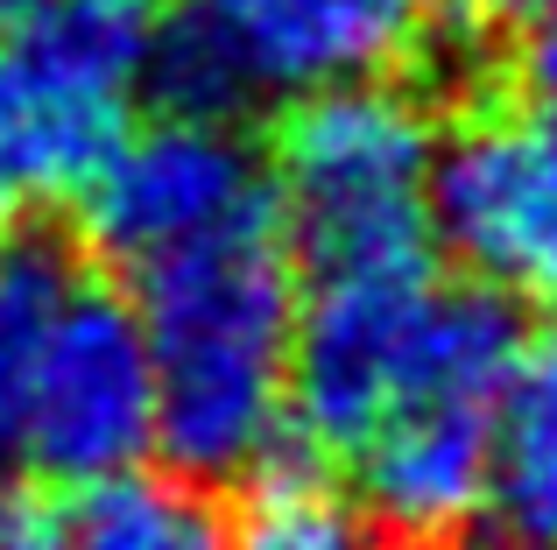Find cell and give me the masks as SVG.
Segmentation results:
<instances>
[{
    "mask_svg": "<svg viewBox=\"0 0 557 550\" xmlns=\"http://www.w3.org/2000/svg\"><path fill=\"white\" fill-rule=\"evenodd\" d=\"M42 8H64V0H0V22H14V14H42Z\"/></svg>",
    "mask_w": 557,
    "mask_h": 550,
    "instance_id": "16",
    "label": "cell"
},
{
    "mask_svg": "<svg viewBox=\"0 0 557 550\" xmlns=\"http://www.w3.org/2000/svg\"><path fill=\"white\" fill-rule=\"evenodd\" d=\"M226 550H409L360 495L332 480L325 452L289 430L269 459L240 480L226 515Z\"/></svg>",
    "mask_w": 557,
    "mask_h": 550,
    "instance_id": "10",
    "label": "cell"
},
{
    "mask_svg": "<svg viewBox=\"0 0 557 550\" xmlns=\"http://www.w3.org/2000/svg\"><path fill=\"white\" fill-rule=\"evenodd\" d=\"M135 311L156 346L170 466L190 480H247L289 438L297 367V254L283 212L226 226L184 254L135 268Z\"/></svg>",
    "mask_w": 557,
    "mask_h": 550,
    "instance_id": "1",
    "label": "cell"
},
{
    "mask_svg": "<svg viewBox=\"0 0 557 550\" xmlns=\"http://www.w3.org/2000/svg\"><path fill=\"white\" fill-rule=\"evenodd\" d=\"M437 149L431 107L395 78L289 99L269 141V184L297 268L354 275L431 262Z\"/></svg>",
    "mask_w": 557,
    "mask_h": 550,
    "instance_id": "3",
    "label": "cell"
},
{
    "mask_svg": "<svg viewBox=\"0 0 557 550\" xmlns=\"http://www.w3.org/2000/svg\"><path fill=\"white\" fill-rule=\"evenodd\" d=\"M269 205H275L269 163L240 141L233 121L156 113L149 127H127L113 141V155L78 198V220L85 248H99L121 268H149Z\"/></svg>",
    "mask_w": 557,
    "mask_h": 550,
    "instance_id": "7",
    "label": "cell"
},
{
    "mask_svg": "<svg viewBox=\"0 0 557 550\" xmlns=\"http://www.w3.org/2000/svg\"><path fill=\"white\" fill-rule=\"evenodd\" d=\"M437 275L417 268H354L311 275L289 367V430L325 459H354L409 396L423 360Z\"/></svg>",
    "mask_w": 557,
    "mask_h": 550,
    "instance_id": "6",
    "label": "cell"
},
{
    "mask_svg": "<svg viewBox=\"0 0 557 550\" xmlns=\"http://www.w3.org/2000/svg\"><path fill=\"white\" fill-rule=\"evenodd\" d=\"M550 346H557V332H550Z\"/></svg>",
    "mask_w": 557,
    "mask_h": 550,
    "instance_id": "19",
    "label": "cell"
},
{
    "mask_svg": "<svg viewBox=\"0 0 557 550\" xmlns=\"http://www.w3.org/2000/svg\"><path fill=\"white\" fill-rule=\"evenodd\" d=\"M536 332L522 297L494 283H437L423 367L388 424L354 452L360 501L409 550L466 543L480 509H494L502 416L530 374Z\"/></svg>",
    "mask_w": 557,
    "mask_h": 550,
    "instance_id": "2",
    "label": "cell"
},
{
    "mask_svg": "<svg viewBox=\"0 0 557 550\" xmlns=\"http://www.w3.org/2000/svg\"><path fill=\"white\" fill-rule=\"evenodd\" d=\"M240 57L247 85L304 99L423 64L437 0H190Z\"/></svg>",
    "mask_w": 557,
    "mask_h": 550,
    "instance_id": "9",
    "label": "cell"
},
{
    "mask_svg": "<svg viewBox=\"0 0 557 550\" xmlns=\"http://www.w3.org/2000/svg\"><path fill=\"white\" fill-rule=\"evenodd\" d=\"M431 220L473 283L557 303V121L522 107L473 113L437 149Z\"/></svg>",
    "mask_w": 557,
    "mask_h": 550,
    "instance_id": "8",
    "label": "cell"
},
{
    "mask_svg": "<svg viewBox=\"0 0 557 550\" xmlns=\"http://www.w3.org/2000/svg\"><path fill=\"white\" fill-rule=\"evenodd\" d=\"M0 501H8V487H0Z\"/></svg>",
    "mask_w": 557,
    "mask_h": 550,
    "instance_id": "18",
    "label": "cell"
},
{
    "mask_svg": "<svg viewBox=\"0 0 557 550\" xmlns=\"http://www.w3.org/2000/svg\"><path fill=\"white\" fill-rule=\"evenodd\" d=\"M557 0H437V14L466 28V36H494V28H530L536 14H550Z\"/></svg>",
    "mask_w": 557,
    "mask_h": 550,
    "instance_id": "15",
    "label": "cell"
},
{
    "mask_svg": "<svg viewBox=\"0 0 557 550\" xmlns=\"http://www.w3.org/2000/svg\"><path fill=\"white\" fill-rule=\"evenodd\" d=\"M85 254L50 226H22L0 248V459H14L28 416V388H36L42 346H50L64 303L85 283Z\"/></svg>",
    "mask_w": 557,
    "mask_h": 550,
    "instance_id": "12",
    "label": "cell"
},
{
    "mask_svg": "<svg viewBox=\"0 0 557 550\" xmlns=\"http://www.w3.org/2000/svg\"><path fill=\"white\" fill-rule=\"evenodd\" d=\"M50 550H226V509L190 473H113L57 501Z\"/></svg>",
    "mask_w": 557,
    "mask_h": 550,
    "instance_id": "11",
    "label": "cell"
},
{
    "mask_svg": "<svg viewBox=\"0 0 557 550\" xmlns=\"http://www.w3.org/2000/svg\"><path fill=\"white\" fill-rule=\"evenodd\" d=\"M149 42V0H64L0 22V205L85 198L127 135Z\"/></svg>",
    "mask_w": 557,
    "mask_h": 550,
    "instance_id": "4",
    "label": "cell"
},
{
    "mask_svg": "<svg viewBox=\"0 0 557 550\" xmlns=\"http://www.w3.org/2000/svg\"><path fill=\"white\" fill-rule=\"evenodd\" d=\"M494 515L522 550H557V346L536 339L530 374L502 416L494 452Z\"/></svg>",
    "mask_w": 557,
    "mask_h": 550,
    "instance_id": "13",
    "label": "cell"
},
{
    "mask_svg": "<svg viewBox=\"0 0 557 550\" xmlns=\"http://www.w3.org/2000/svg\"><path fill=\"white\" fill-rule=\"evenodd\" d=\"M451 550H466V543H451ZM494 550H522V543H508V537H502V543H494Z\"/></svg>",
    "mask_w": 557,
    "mask_h": 550,
    "instance_id": "17",
    "label": "cell"
},
{
    "mask_svg": "<svg viewBox=\"0 0 557 550\" xmlns=\"http://www.w3.org/2000/svg\"><path fill=\"white\" fill-rule=\"evenodd\" d=\"M502 85H508V107L557 121V8L536 14L530 28H516L508 64H502Z\"/></svg>",
    "mask_w": 557,
    "mask_h": 550,
    "instance_id": "14",
    "label": "cell"
},
{
    "mask_svg": "<svg viewBox=\"0 0 557 550\" xmlns=\"http://www.w3.org/2000/svg\"><path fill=\"white\" fill-rule=\"evenodd\" d=\"M163 445V396H156V346L135 297L85 275L42 346L28 388L14 459L42 487H92L135 473Z\"/></svg>",
    "mask_w": 557,
    "mask_h": 550,
    "instance_id": "5",
    "label": "cell"
}]
</instances>
